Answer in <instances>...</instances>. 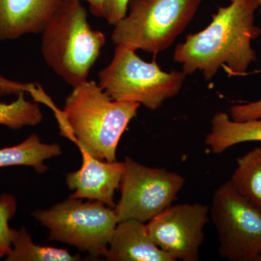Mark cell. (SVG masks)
I'll list each match as a JSON object with an SVG mask.
<instances>
[{"mask_svg":"<svg viewBox=\"0 0 261 261\" xmlns=\"http://www.w3.org/2000/svg\"><path fill=\"white\" fill-rule=\"evenodd\" d=\"M256 0H230L219 7L211 23L203 30L187 35L177 44L173 61L181 63L187 75L199 71L210 81L224 68L228 76L245 75L257 61L252 42L260 37L255 24Z\"/></svg>","mask_w":261,"mask_h":261,"instance_id":"6da1fadb","label":"cell"},{"mask_svg":"<svg viewBox=\"0 0 261 261\" xmlns=\"http://www.w3.org/2000/svg\"><path fill=\"white\" fill-rule=\"evenodd\" d=\"M140 107L139 103L113 100L95 81L87 80L73 87L57 119L62 134L80 150L114 162L121 137Z\"/></svg>","mask_w":261,"mask_h":261,"instance_id":"7a4b0ae2","label":"cell"},{"mask_svg":"<svg viewBox=\"0 0 261 261\" xmlns=\"http://www.w3.org/2000/svg\"><path fill=\"white\" fill-rule=\"evenodd\" d=\"M42 34L43 58L54 73L72 87L88 80L106 38L91 27L81 1L62 0Z\"/></svg>","mask_w":261,"mask_h":261,"instance_id":"3957f363","label":"cell"},{"mask_svg":"<svg viewBox=\"0 0 261 261\" xmlns=\"http://www.w3.org/2000/svg\"><path fill=\"white\" fill-rule=\"evenodd\" d=\"M202 0H130L124 18L114 25L116 46L157 55L171 47L188 27Z\"/></svg>","mask_w":261,"mask_h":261,"instance_id":"277c9868","label":"cell"},{"mask_svg":"<svg viewBox=\"0 0 261 261\" xmlns=\"http://www.w3.org/2000/svg\"><path fill=\"white\" fill-rule=\"evenodd\" d=\"M97 75L99 87L113 100L155 111L181 92L187 75L183 70L163 71L155 61L145 62L133 49L116 46L112 61Z\"/></svg>","mask_w":261,"mask_h":261,"instance_id":"5b68a950","label":"cell"},{"mask_svg":"<svg viewBox=\"0 0 261 261\" xmlns=\"http://www.w3.org/2000/svg\"><path fill=\"white\" fill-rule=\"evenodd\" d=\"M33 215L49 228V240L68 244L93 256L107 251L118 223L114 209L98 201L83 202L81 199L69 198Z\"/></svg>","mask_w":261,"mask_h":261,"instance_id":"8992f818","label":"cell"},{"mask_svg":"<svg viewBox=\"0 0 261 261\" xmlns=\"http://www.w3.org/2000/svg\"><path fill=\"white\" fill-rule=\"evenodd\" d=\"M210 216L219 253L231 261H257L261 256V209L225 181L215 190Z\"/></svg>","mask_w":261,"mask_h":261,"instance_id":"52a82bcc","label":"cell"},{"mask_svg":"<svg viewBox=\"0 0 261 261\" xmlns=\"http://www.w3.org/2000/svg\"><path fill=\"white\" fill-rule=\"evenodd\" d=\"M120 184L121 198L115 206L118 222L136 220L148 222L177 199L185 178L163 168L141 164L129 157Z\"/></svg>","mask_w":261,"mask_h":261,"instance_id":"ba28073f","label":"cell"},{"mask_svg":"<svg viewBox=\"0 0 261 261\" xmlns=\"http://www.w3.org/2000/svg\"><path fill=\"white\" fill-rule=\"evenodd\" d=\"M209 215L204 204L171 205L146 225L152 241L173 260L198 261Z\"/></svg>","mask_w":261,"mask_h":261,"instance_id":"9c48e42d","label":"cell"},{"mask_svg":"<svg viewBox=\"0 0 261 261\" xmlns=\"http://www.w3.org/2000/svg\"><path fill=\"white\" fill-rule=\"evenodd\" d=\"M81 152L83 159L82 167L67 175V185L70 190H74L69 198L98 201L114 208L113 198L124 172V161L107 162L94 159L85 151Z\"/></svg>","mask_w":261,"mask_h":261,"instance_id":"30bf717a","label":"cell"},{"mask_svg":"<svg viewBox=\"0 0 261 261\" xmlns=\"http://www.w3.org/2000/svg\"><path fill=\"white\" fill-rule=\"evenodd\" d=\"M62 0H0V42L43 32Z\"/></svg>","mask_w":261,"mask_h":261,"instance_id":"8fae6325","label":"cell"},{"mask_svg":"<svg viewBox=\"0 0 261 261\" xmlns=\"http://www.w3.org/2000/svg\"><path fill=\"white\" fill-rule=\"evenodd\" d=\"M103 256L111 261H174L152 241L147 225L136 220L118 223Z\"/></svg>","mask_w":261,"mask_h":261,"instance_id":"7c38bea8","label":"cell"},{"mask_svg":"<svg viewBox=\"0 0 261 261\" xmlns=\"http://www.w3.org/2000/svg\"><path fill=\"white\" fill-rule=\"evenodd\" d=\"M211 123L205 144L212 153H223L238 144L261 142V118L238 122L233 121L227 113L219 112L213 117Z\"/></svg>","mask_w":261,"mask_h":261,"instance_id":"4fadbf2b","label":"cell"},{"mask_svg":"<svg viewBox=\"0 0 261 261\" xmlns=\"http://www.w3.org/2000/svg\"><path fill=\"white\" fill-rule=\"evenodd\" d=\"M61 153L58 144L43 143L37 135L33 134L18 145L0 149V168L31 166L37 172L44 173L47 169L44 161Z\"/></svg>","mask_w":261,"mask_h":261,"instance_id":"5bb4252c","label":"cell"},{"mask_svg":"<svg viewBox=\"0 0 261 261\" xmlns=\"http://www.w3.org/2000/svg\"><path fill=\"white\" fill-rule=\"evenodd\" d=\"M228 181L242 197L261 209L260 147L237 159V167Z\"/></svg>","mask_w":261,"mask_h":261,"instance_id":"9a60e30c","label":"cell"},{"mask_svg":"<svg viewBox=\"0 0 261 261\" xmlns=\"http://www.w3.org/2000/svg\"><path fill=\"white\" fill-rule=\"evenodd\" d=\"M11 251L7 255L8 261H75L80 258L64 249L36 245L24 228H11Z\"/></svg>","mask_w":261,"mask_h":261,"instance_id":"2e32d148","label":"cell"},{"mask_svg":"<svg viewBox=\"0 0 261 261\" xmlns=\"http://www.w3.org/2000/svg\"><path fill=\"white\" fill-rule=\"evenodd\" d=\"M43 114L39 104L25 99V93L17 95L13 102H0V125L13 130L25 126H34L42 121Z\"/></svg>","mask_w":261,"mask_h":261,"instance_id":"e0dca14e","label":"cell"},{"mask_svg":"<svg viewBox=\"0 0 261 261\" xmlns=\"http://www.w3.org/2000/svg\"><path fill=\"white\" fill-rule=\"evenodd\" d=\"M16 208V200L13 195L3 194L0 196V250L6 256L12 249L11 228L8 223L14 216Z\"/></svg>","mask_w":261,"mask_h":261,"instance_id":"ac0fdd59","label":"cell"},{"mask_svg":"<svg viewBox=\"0 0 261 261\" xmlns=\"http://www.w3.org/2000/svg\"><path fill=\"white\" fill-rule=\"evenodd\" d=\"M20 93H29L37 102H42L47 104L49 97L44 93V91L38 84H25L8 80L0 75V94L10 95Z\"/></svg>","mask_w":261,"mask_h":261,"instance_id":"d6986e66","label":"cell"},{"mask_svg":"<svg viewBox=\"0 0 261 261\" xmlns=\"http://www.w3.org/2000/svg\"><path fill=\"white\" fill-rule=\"evenodd\" d=\"M230 113H231L230 118L234 121H246L260 118L261 99L256 102L233 106L230 108Z\"/></svg>","mask_w":261,"mask_h":261,"instance_id":"ffe728a7","label":"cell"},{"mask_svg":"<svg viewBox=\"0 0 261 261\" xmlns=\"http://www.w3.org/2000/svg\"><path fill=\"white\" fill-rule=\"evenodd\" d=\"M130 0H105L104 18L115 25L126 17Z\"/></svg>","mask_w":261,"mask_h":261,"instance_id":"44dd1931","label":"cell"},{"mask_svg":"<svg viewBox=\"0 0 261 261\" xmlns=\"http://www.w3.org/2000/svg\"><path fill=\"white\" fill-rule=\"evenodd\" d=\"M82 2V0H77ZM87 2L91 13L96 17L104 18L105 0H84Z\"/></svg>","mask_w":261,"mask_h":261,"instance_id":"7402d4cb","label":"cell"},{"mask_svg":"<svg viewBox=\"0 0 261 261\" xmlns=\"http://www.w3.org/2000/svg\"><path fill=\"white\" fill-rule=\"evenodd\" d=\"M257 5H258V8H260V12L261 13V0H256Z\"/></svg>","mask_w":261,"mask_h":261,"instance_id":"603a6c76","label":"cell"},{"mask_svg":"<svg viewBox=\"0 0 261 261\" xmlns=\"http://www.w3.org/2000/svg\"><path fill=\"white\" fill-rule=\"evenodd\" d=\"M4 256H6V255H5V254L4 253V252H3V251H2L1 250H0V259H1L2 257H4Z\"/></svg>","mask_w":261,"mask_h":261,"instance_id":"cb8c5ba5","label":"cell"},{"mask_svg":"<svg viewBox=\"0 0 261 261\" xmlns=\"http://www.w3.org/2000/svg\"><path fill=\"white\" fill-rule=\"evenodd\" d=\"M257 261H261V256L259 257L258 260Z\"/></svg>","mask_w":261,"mask_h":261,"instance_id":"d4e9b609","label":"cell"}]
</instances>
